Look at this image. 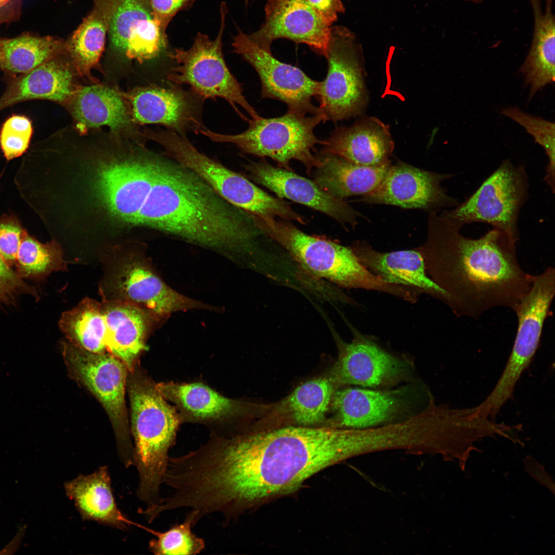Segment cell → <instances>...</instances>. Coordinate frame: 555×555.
Listing matches in <instances>:
<instances>
[{
    "instance_id": "9c48e42d",
    "label": "cell",
    "mask_w": 555,
    "mask_h": 555,
    "mask_svg": "<svg viewBox=\"0 0 555 555\" xmlns=\"http://www.w3.org/2000/svg\"><path fill=\"white\" fill-rule=\"evenodd\" d=\"M147 136L163 149L168 157L192 170L234 206L261 217L297 218V213L288 202L199 152L186 135L166 130L148 132Z\"/></svg>"
},
{
    "instance_id": "d4e9b609",
    "label": "cell",
    "mask_w": 555,
    "mask_h": 555,
    "mask_svg": "<svg viewBox=\"0 0 555 555\" xmlns=\"http://www.w3.org/2000/svg\"><path fill=\"white\" fill-rule=\"evenodd\" d=\"M403 390L347 388L334 394L332 407L340 426L364 429L387 422L404 405Z\"/></svg>"
},
{
    "instance_id": "c3c4849f",
    "label": "cell",
    "mask_w": 555,
    "mask_h": 555,
    "mask_svg": "<svg viewBox=\"0 0 555 555\" xmlns=\"http://www.w3.org/2000/svg\"><path fill=\"white\" fill-rule=\"evenodd\" d=\"M191 512H193V511H192ZM194 517H195V516H194ZM194 519H195V517ZM195 521H196V519H195ZM196 522L197 523V522ZM196 524H197V523H196Z\"/></svg>"
},
{
    "instance_id": "bcb514c9",
    "label": "cell",
    "mask_w": 555,
    "mask_h": 555,
    "mask_svg": "<svg viewBox=\"0 0 555 555\" xmlns=\"http://www.w3.org/2000/svg\"><path fill=\"white\" fill-rule=\"evenodd\" d=\"M465 1L472 2H474V3H480L483 0H465Z\"/></svg>"
},
{
    "instance_id": "44dd1931",
    "label": "cell",
    "mask_w": 555,
    "mask_h": 555,
    "mask_svg": "<svg viewBox=\"0 0 555 555\" xmlns=\"http://www.w3.org/2000/svg\"><path fill=\"white\" fill-rule=\"evenodd\" d=\"M350 343L339 341L337 361L331 371L332 381L341 384L377 387L403 376L406 366L369 337L354 331Z\"/></svg>"
},
{
    "instance_id": "484cf974",
    "label": "cell",
    "mask_w": 555,
    "mask_h": 555,
    "mask_svg": "<svg viewBox=\"0 0 555 555\" xmlns=\"http://www.w3.org/2000/svg\"><path fill=\"white\" fill-rule=\"evenodd\" d=\"M66 496L73 502L82 518L122 530L141 524L129 520L118 509L107 466L87 475H79L64 484Z\"/></svg>"
},
{
    "instance_id": "f546056e",
    "label": "cell",
    "mask_w": 555,
    "mask_h": 555,
    "mask_svg": "<svg viewBox=\"0 0 555 555\" xmlns=\"http://www.w3.org/2000/svg\"><path fill=\"white\" fill-rule=\"evenodd\" d=\"M71 113L81 130L107 125L118 131L130 125V118L121 96L101 85L82 87L74 95Z\"/></svg>"
},
{
    "instance_id": "8fae6325",
    "label": "cell",
    "mask_w": 555,
    "mask_h": 555,
    "mask_svg": "<svg viewBox=\"0 0 555 555\" xmlns=\"http://www.w3.org/2000/svg\"><path fill=\"white\" fill-rule=\"evenodd\" d=\"M554 294L553 267H548L539 274H531L530 288L513 310L517 318V328L508 360L494 387L484 400L491 411L498 412L512 398L517 381L539 347Z\"/></svg>"
},
{
    "instance_id": "5bb4252c",
    "label": "cell",
    "mask_w": 555,
    "mask_h": 555,
    "mask_svg": "<svg viewBox=\"0 0 555 555\" xmlns=\"http://www.w3.org/2000/svg\"><path fill=\"white\" fill-rule=\"evenodd\" d=\"M257 72L261 82V96L285 103L288 110L307 115L320 114L312 98L318 95L320 82L315 81L297 67L282 62L260 48L248 35L239 31L232 44Z\"/></svg>"
},
{
    "instance_id": "d590c367",
    "label": "cell",
    "mask_w": 555,
    "mask_h": 555,
    "mask_svg": "<svg viewBox=\"0 0 555 555\" xmlns=\"http://www.w3.org/2000/svg\"><path fill=\"white\" fill-rule=\"evenodd\" d=\"M194 527V519L190 512L183 522L173 525L164 531L145 526L143 530L154 536L149 543V550L156 555L200 553L205 550L206 543L192 531Z\"/></svg>"
},
{
    "instance_id": "83f0119b",
    "label": "cell",
    "mask_w": 555,
    "mask_h": 555,
    "mask_svg": "<svg viewBox=\"0 0 555 555\" xmlns=\"http://www.w3.org/2000/svg\"><path fill=\"white\" fill-rule=\"evenodd\" d=\"M321 165L314 173V181L333 196L343 199L367 194L380 183L389 167L360 165L338 156L321 152L318 155Z\"/></svg>"
},
{
    "instance_id": "7402d4cb",
    "label": "cell",
    "mask_w": 555,
    "mask_h": 555,
    "mask_svg": "<svg viewBox=\"0 0 555 555\" xmlns=\"http://www.w3.org/2000/svg\"><path fill=\"white\" fill-rule=\"evenodd\" d=\"M322 145L321 152L367 166L391 163L395 147L389 126L374 117H365L350 126L337 128Z\"/></svg>"
},
{
    "instance_id": "ab89813d",
    "label": "cell",
    "mask_w": 555,
    "mask_h": 555,
    "mask_svg": "<svg viewBox=\"0 0 555 555\" xmlns=\"http://www.w3.org/2000/svg\"><path fill=\"white\" fill-rule=\"evenodd\" d=\"M23 294L38 299V292L28 284L13 268L9 266L0 254V305H13Z\"/></svg>"
},
{
    "instance_id": "836d02e7",
    "label": "cell",
    "mask_w": 555,
    "mask_h": 555,
    "mask_svg": "<svg viewBox=\"0 0 555 555\" xmlns=\"http://www.w3.org/2000/svg\"><path fill=\"white\" fill-rule=\"evenodd\" d=\"M105 15L112 45L125 52L130 31L144 18L154 17L150 0H95Z\"/></svg>"
},
{
    "instance_id": "1f68e13d",
    "label": "cell",
    "mask_w": 555,
    "mask_h": 555,
    "mask_svg": "<svg viewBox=\"0 0 555 555\" xmlns=\"http://www.w3.org/2000/svg\"><path fill=\"white\" fill-rule=\"evenodd\" d=\"M107 24L96 5L69 39L66 48L79 72L83 75L98 62L104 49Z\"/></svg>"
},
{
    "instance_id": "4dcf8cb0",
    "label": "cell",
    "mask_w": 555,
    "mask_h": 555,
    "mask_svg": "<svg viewBox=\"0 0 555 555\" xmlns=\"http://www.w3.org/2000/svg\"><path fill=\"white\" fill-rule=\"evenodd\" d=\"M64 46L57 38L30 33L1 39L0 69L5 78L23 75L56 57Z\"/></svg>"
},
{
    "instance_id": "4fadbf2b",
    "label": "cell",
    "mask_w": 555,
    "mask_h": 555,
    "mask_svg": "<svg viewBox=\"0 0 555 555\" xmlns=\"http://www.w3.org/2000/svg\"><path fill=\"white\" fill-rule=\"evenodd\" d=\"M325 58L327 73L317 97L325 121L361 115L368 96L362 49L354 34L342 26L331 27Z\"/></svg>"
},
{
    "instance_id": "277c9868",
    "label": "cell",
    "mask_w": 555,
    "mask_h": 555,
    "mask_svg": "<svg viewBox=\"0 0 555 555\" xmlns=\"http://www.w3.org/2000/svg\"><path fill=\"white\" fill-rule=\"evenodd\" d=\"M140 227L230 256L250 252L262 234L250 213L227 201L190 169L163 156Z\"/></svg>"
},
{
    "instance_id": "8d00e7d4",
    "label": "cell",
    "mask_w": 555,
    "mask_h": 555,
    "mask_svg": "<svg viewBox=\"0 0 555 555\" xmlns=\"http://www.w3.org/2000/svg\"><path fill=\"white\" fill-rule=\"evenodd\" d=\"M168 39L158 21L144 18L129 32L125 53L139 63L158 56L167 47Z\"/></svg>"
},
{
    "instance_id": "8992f818",
    "label": "cell",
    "mask_w": 555,
    "mask_h": 555,
    "mask_svg": "<svg viewBox=\"0 0 555 555\" xmlns=\"http://www.w3.org/2000/svg\"><path fill=\"white\" fill-rule=\"evenodd\" d=\"M147 311L127 301L86 298L62 313L59 324L70 343L94 353H109L133 371L145 349Z\"/></svg>"
},
{
    "instance_id": "cb8c5ba5",
    "label": "cell",
    "mask_w": 555,
    "mask_h": 555,
    "mask_svg": "<svg viewBox=\"0 0 555 555\" xmlns=\"http://www.w3.org/2000/svg\"><path fill=\"white\" fill-rule=\"evenodd\" d=\"M116 279V288L123 300L155 314L207 307L175 291L135 260H130L121 267Z\"/></svg>"
},
{
    "instance_id": "5b68a950",
    "label": "cell",
    "mask_w": 555,
    "mask_h": 555,
    "mask_svg": "<svg viewBox=\"0 0 555 555\" xmlns=\"http://www.w3.org/2000/svg\"><path fill=\"white\" fill-rule=\"evenodd\" d=\"M129 395L135 441L133 465L137 470L138 498L151 510L161 503V490L167 470L169 452L175 445L182 423L174 405L163 396L155 383L140 374L130 383Z\"/></svg>"
},
{
    "instance_id": "ffe728a7",
    "label": "cell",
    "mask_w": 555,
    "mask_h": 555,
    "mask_svg": "<svg viewBox=\"0 0 555 555\" xmlns=\"http://www.w3.org/2000/svg\"><path fill=\"white\" fill-rule=\"evenodd\" d=\"M250 178L274 192L280 198H287L321 212L345 225L354 228L362 215L343 199L336 198L314 181L292 171L275 167L266 162H252L245 165Z\"/></svg>"
},
{
    "instance_id": "4316f807",
    "label": "cell",
    "mask_w": 555,
    "mask_h": 555,
    "mask_svg": "<svg viewBox=\"0 0 555 555\" xmlns=\"http://www.w3.org/2000/svg\"><path fill=\"white\" fill-rule=\"evenodd\" d=\"M0 112L23 102L45 100L62 102L72 92V73L56 57L22 75L5 78Z\"/></svg>"
},
{
    "instance_id": "f6af8a7d",
    "label": "cell",
    "mask_w": 555,
    "mask_h": 555,
    "mask_svg": "<svg viewBox=\"0 0 555 555\" xmlns=\"http://www.w3.org/2000/svg\"><path fill=\"white\" fill-rule=\"evenodd\" d=\"M11 1V0H0V7H3V6L6 5L8 3H9Z\"/></svg>"
},
{
    "instance_id": "52a82bcc",
    "label": "cell",
    "mask_w": 555,
    "mask_h": 555,
    "mask_svg": "<svg viewBox=\"0 0 555 555\" xmlns=\"http://www.w3.org/2000/svg\"><path fill=\"white\" fill-rule=\"evenodd\" d=\"M262 234L280 245L305 269L339 286L364 289L400 297L402 286L373 274L359 261L351 247L307 234L290 221L252 214Z\"/></svg>"
},
{
    "instance_id": "ba28073f",
    "label": "cell",
    "mask_w": 555,
    "mask_h": 555,
    "mask_svg": "<svg viewBox=\"0 0 555 555\" xmlns=\"http://www.w3.org/2000/svg\"><path fill=\"white\" fill-rule=\"evenodd\" d=\"M325 121L321 113L308 116L288 110L277 117L252 119L248 128L238 134H219L206 128L199 133L215 142L234 144L244 153L269 157L287 170L292 171V160H298L309 174L321 165L312 151L317 144L324 142L316 137L314 130Z\"/></svg>"
},
{
    "instance_id": "7a4b0ae2",
    "label": "cell",
    "mask_w": 555,
    "mask_h": 555,
    "mask_svg": "<svg viewBox=\"0 0 555 555\" xmlns=\"http://www.w3.org/2000/svg\"><path fill=\"white\" fill-rule=\"evenodd\" d=\"M351 430L288 427L211 434L195 459L200 491L230 524L264 502L291 493L318 472L354 454Z\"/></svg>"
},
{
    "instance_id": "6da1fadb",
    "label": "cell",
    "mask_w": 555,
    "mask_h": 555,
    "mask_svg": "<svg viewBox=\"0 0 555 555\" xmlns=\"http://www.w3.org/2000/svg\"><path fill=\"white\" fill-rule=\"evenodd\" d=\"M36 169L38 213L58 242L132 235L155 181L146 149L128 142L47 146Z\"/></svg>"
},
{
    "instance_id": "f1b7e54d",
    "label": "cell",
    "mask_w": 555,
    "mask_h": 555,
    "mask_svg": "<svg viewBox=\"0 0 555 555\" xmlns=\"http://www.w3.org/2000/svg\"><path fill=\"white\" fill-rule=\"evenodd\" d=\"M533 9L534 32L529 51L520 68L529 86V99L554 81L555 21L553 0H546L542 10L540 0H529Z\"/></svg>"
},
{
    "instance_id": "60d3db41",
    "label": "cell",
    "mask_w": 555,
    "mask_h": 555,
    "mask_svg": "<svg viewBox=\"0 0 555 555\" xmlns=\"http://www.w3.org/2000/svg\"><path fill=\"white\" fill-rule=\"evenodd\" d=\"M23 231L16 223L0 222V254L13 269L16 264Z\"/></svg>"
},
{
    "instance_id": "ac0fdd59",
    "label": "cell",
    "mask_w": 555,
    "mask_h": 555,
    "mask_svg": "<svg viewBox=\"0 0 555 555\" xmlns=\"http://www.w3.org/2000/svg\"><path fill=\"white\" fill-rule=\"evenodd\" d=\"M331 26L312 9L307 0H268L265 21L249 38L260 48L271 52L272 43L287 39L308 45L326 57Z\"/></svg>"
},
{
    "instance_id": "d6a6232c",
    "label": "cell",
    "mask_w": 555,
    "mask_h": 555,
    "mask_svg": "<svg viewBox=\"0 0 555 555\" xmlns=\"http://www.w3.org/2000/svg\"><path fill=\"white\" fill-rule=\"evenodd\" d=\"M63 250L55 240L42 243L23 230L15 271L22 279H41L66 267Z\"/></svg>"
},
{
    "instance_id": "d6986e66",
    "label": "cell",
    "mask_w": 555,
    "mask_h": 555,
    "mask_svg": "<svg viewBox=\"0 0 555 555\" xmlns=\"http://www.w3.org/2000/svg\"><path fill=\"white\" fill-rule=\"evenodd\" d=\"M203 99L192 90L169 82L137 89L132 95V117L140 124H155L186 135L205 128L201 119Z\"/></svg>"
},
{
    "instance_id": "603a6c76",
    "label": "cell",
    "mask_w": 555,
    "mask_h": 555,
    "mask_svg": "<svg viewBox=\"0 0 555 555\" xmlns=\"http://www.w3.org/2000/svg\"><path fill=\"white\" fill-rule=\"evenodd\" d=\"M351 248L368 270L385 281L415 289L449 305V295L428 276L418 248L380 252L363 240L354 243Z\"/></svg>"
},
{
    "instance_id": "e0dca14e",
    "label": "cell",
    "mask_w": 555,
    "mask_h": 555,
    "mask_svg": "<svg viewBox=\"0 0 555 555\" xmlns=\"http://www.w3.org/2000/svg\"><path fill=\"white\" fill-rule=\"evenodd\" d=\"M452 176L427 171L398 161L390 165L378 187L363 195L361 200L368 203L436 212L435 210L459 204L440 184Z\"/></svg>"
},
{
    "instance_id": "e575fe53",
    "label": "cell",
    "mask_w": 555,
    "mask_h": 555,
    "mask_svg": "<svg viewBox=\"0 0 555 555\" xmlns=\"http://www.w3.org/2000/svg\"><path fill=\"white\" fill-rule=\"evenodd\" d=\"M333 392L332 382L326 378L314 379L299 386L287 400L294 419L304 425L322 421Z\"/></svg>"
},
{
    "instance_id": "74e56055",
    "label": "cell",
    "mask_w": 555,
    "mask_h": 555,
    "mask_svg": "<svg viewBox=\"0 0 555 555\" xmlns=\"http://www.w3.org/2000/svg\"><path fill=\"white\" fill-rule=\"evenodd\" d=\"M503 115L514 121L528 133L545 150L548 157L545 181L554 190V123L525 113L518 107L502 109Z\"/></svg>"
},
{
    "instance_id": "7dc6e473",
    "label": "cell",
    "mask_w": 555,
    "mask_h": 555,
    "mask_svg": "<svg viewBox=\"0 0 555 555\" xmlns=\"http://www.w3.org/2000/svg\"><path fill=\"white\" fill-rule=\"evenodd\" d=\"M517 426H518V430H519V428H520V427H519V425H517ZM517 431H516V432H517ZM515 437H516V436H515V437L514 438V439H513V440H514V439H515Z\"/></svg>"
},
{
    "instance_id": "3957f363",
    "label": "cell",
    "mask_w": 555,
    "mask_h": 555,
    "mask_svg": "<svg viewBox=\"0 0 555 555\" xmlns=\"http://www.w3.org/2000/svg\"><path fill=\"white\" fill-rule=\"evenodd\" d=\"M460 229L431 213L427 239L418 248L428 276L449 295L457 317L477 319L499 307L514 310L531 285L517 258V242L495 228L477 238Z\"/></svg>"
},
{
    "instance_id": "30bf717a",
    "label": "cell",
    "mask_w": 555,
    "mask_h": 555,
    "mask_svg": "<svg viewBox=\"0 0 555 555\" xmlns=\"http://www.w3.org/2000/svg\"><path fill=\"white\" fill-rule=\"evenodd\" d=\"M220 24L215 40L198 32L192 46L187 50L176 48L168 54L176 63L167 75L169 82L187 84L202 99H225L244 120L249 121L237 108L239 105L252 119L261 116L246 99L240 84L230 71L223 52V37L227 9L222 2Z\"/></svg>"
},
{
    "instance_id": "f35d334b",
    "label": "cell",
    "mask_w": 555,
    "mask_h": 555,
    "mask_svg": "<svg viewBox=\"0 0 555 555\" xmlns=\"http://www.w3.org/2000/svg\"><path fill=\"white\" fill-rule=\"evenodd\" d=\"M33 133L31 120L23 115L13 114L0 128V148L8 160L22 156L29 148Z\"/></svg>"
},
{
    "instance_id": "ee69618b",
    "label": "cell",
    "mask_w": 555,
    "mask_h": 555,
    "mask_svg": "<svg viewBox=\"0 0 555 555\" xmlns=\"http://www.w3.org/2000/svg\"><path fill=\"white\" fill-rule=\"evenodd\" d=\"M19 0H11L6 5L0 7V25L16 20L20 13Z\"/></svg>"
},
{
    "instance_id": "b9f144b4",
    "label": "cell",
    "mask_w": 555,
    "mask_h": 555,
    "mask_svg": "<svg viewBox=\"0 0 555 555\" xmlns=\"http://www.w3.org/2000/svg\"><path fill=\"white\" fill-rule=\"evenodd\" d=\"M195 0H150L154 17L158 21L162 31L166 30L171 21L179 11L191 7Z\"/></svg>"
},
{
    "instance_id": "2e32d148",
    "label": "cell",
    "mask_w": 555,
    "mask_h": 555,
    "mask_svg": "<svg viewBox=\"0 0 555 555\" xmlns=\"http://www.w3.org/2000/svg\"><path fill=\"white\" fill-rule=\"evenodd\" d=\"M157 386L173 403L182 423L205 425L211 433L236 428L238 421L253 415L258 408L254 404L224 396L200 382H161Z\"/></svg>"
},
{
    "instance_id": "7bdbcfd3",
    "label": "cell",
    "mask_w": 555,
    "mask_h": 555,
    "mask_svg": "<svg viewBox=\"0 0 555 555\" xmlns=\"http://www.w3.org/2000/svg\"><path fill=\"white\" fill-rule=\"evenodd\" d=\"M319 15L330 26L337 21L338 14L345 11L341 0H307Z\"/></svg>"
},
{
    "instance_id": "9a60e30c",
    "label": "cell",
    "mask_w": 555,
    "mask_h": 555,
    "mask_svg": "<svg viewBox=\"0 0 555 555\" xmlns=\"http://www.w3.org/2000/svg\"><path fill=\"white\" fill-rule=\"evenodd\" d=\"M67 362L78 378L102 404L118 434L121 455L131 452L124 435L125 389L127 368L109 353H94L66 344Z\"/></svg>"
},
{
    "instance_id": "7c38bea8",
    "label": "cell",
    "mask_w": 555,
    "mask_h": 555,
    "mask_svg": "<svg viewBox=\"0 0 555 555\" xmlns=\"http://www.w3.org/2000/svg\"><path fill=\"white\" fill-rule=\"evenodd\" d=\"M528 187L524 166L506 160L466 201L440 215L460 228L473 223L490 224L517 242L519 216Z\"/></svg>"
}]
</instances>
